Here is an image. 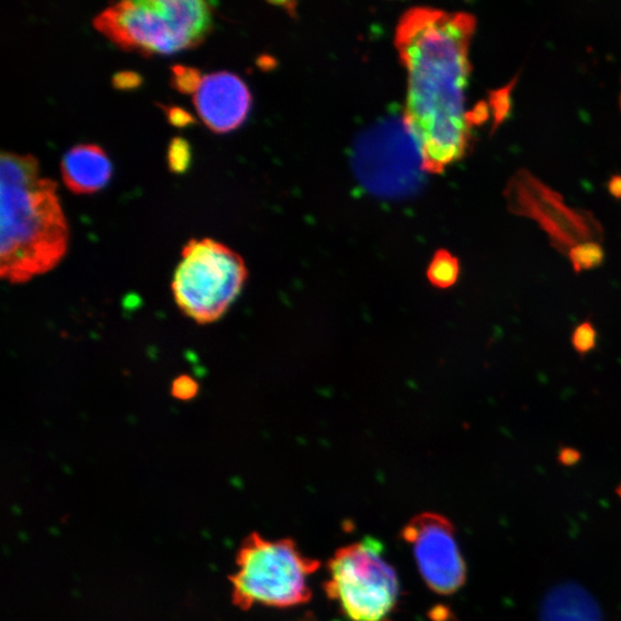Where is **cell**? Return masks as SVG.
I'll return each instance as SVG.
<instances>
[{"label":"cell","instance_id":"obj_1","mask_svg":"<svg viewBox=\"0 0 621 621\" xmlns=\"http://www.w3.org/2000/svg\"><path fill=\"white\" fill-rule=\"evenodd\" d=\"M476 28V18L465 12L414 7L396 29V48L407 73L404 120L427 173L444 172L468 153L472 127L465 91Z\"/></svg>","mask_w":621,"mask_h":621},{"label":"cell","instance_id":"obj_2","mask_svg":"<svg viewBox=\"0 0 621 621\" xmlns=\"http://www.w3.org/2000/svg\"><path fill=\"white\" fill-rule=\"evenodd\" d=\"M0 277L23 285L57 267L67 254L69 228L57 184L41 177L34 155H0Z\"/></svg>","mask_w":621,"mask_h":621},{"label":"cell","instance_id":"obj_3","mask_svg":"<svg viewBox=\"0 0 621 621\" xmlns=\"http://www.w3.org/2000/svg\"><path fill=\"white\" fill-rule=\"evenodd\" d=\"M213 13L204 0H126L100 12L92 25L124 51L169 56L207 40Z\"/></svg>","mask_w":621,"mask_h":621},{"label":"cell","instance_id":"obj_4","mask_svg":"<svg viewBox=\"0 0 621 621\" xmlns=\"http://www.w3.org/2000/svg\"><path fill=\"white\" fill-rule=\"evenodd\" d=\"M319 568L320 562L305 556L294 539L252 533L240 545L236 570L229 578L232 603L240 610L308 603L312 597L309 579Z\"/></svg>","mask_w":621,"mask_h":621},{"label":"cell","instance_id":"obj_5","mask_svg":"<svg viewBox=\"0 0 621 621\" xmlns=\"http://www.w3.org/2000/svg\"><path fill=\"white\" fill-rule=\"evenodd\" d=\"M248 277L246 262L238 252L213 239H193L182 248L170 289L186 318L197 325H211L238 300Z\"/></svg>","mask_w":621,"mask_h":621},{"label":"cell","instance_id":"obj_6","mask_svg":"<svg viewBox=\"0 0 621 621\" xmlns=\"http://www.w3.org/2000/svg\"><path fill=\"white\" fill-rule=\"evenodd\" d=\"M327 596L350 621H388L397 605V574L378 539L342 546L328 562Z\"/></svg>","mask_w":621,"mask_h":621},{"label":"cell","instance_id":"obj_7","mask_svg":"<svg viewBox=\"0 0 621 621\" xmlns=\"http://www.w3.org/2000/svg\"><path fill=\"white\" fill-rule=\"evenodd\" d=\"M359 181L383 197H405L421 185L424 161L405 120L387 118L362 135L353 153Z\"/></svg>","mask_w":621,"mask_h":621},{"label":"cell","instance_id":"obj_8","mask_svg":"<svg viewBox=\"0 0 621 621\" xmlns=\"http://www.w3.org/2000/svg\"><path fill=\"white\" fill-rule=\"evenodd\" d=\"M506 197L512 213L537 221L549 235L553 246L564 254L578 244L595 242L603 234L595 217L569 208L559 193L528 170H519L508 181Z\"/></svg>","mask_w":621,"mask_h":621},{"label":"cell","instance_id":"obj_9","mask_svg":"<svg viewBox=\"0 0 621 621\" xmlns=\"http://www.w3.org/2000/svg\"><path fill=\"white\" fill-rule=\"evenodd\" d=\"M401 537L413 549L427 587L438 595H452L468 578L453 523L444 515L424 512L403 527Z\"/></svg>","mask_w":621,"mask_h":621},{"label":"cell","instance_id":"obj_10","mask_svg":"<svg viewBox=\"0 0 621 621\" xmlns=\"http://www.w3.org/2000/svg\"><path fill=\"white\" fill-rule=\"evenodd\" d=\"M251 93L236 74L209 73L193 95V105L203 122L216 134L238 130L251 108Z\"/></svg>","mask_w":621,"mask_h":621},{"label":"cell","instance_id":"obj_11","mask_svg":"<svg viewBox=\"0 0 621 621\" xmlns=\"http://www.w3.org/2000/svg\"><path fill=\"white\" fill-rule=\"evenodd\" d=\"M62 181L76 195L99 192L112 177V164L102 147L96 145L73 146L61 161Z\"/></svg>","mask_w":621,"mask_h":621},{"label":"cell","instance_id":"obj_12","mask_svg":"<svg viewBox=\"0 0 621 621\" xmlns=\"http://www.w3.org/2000/svg\"><path fill=\"white\" fill-rule=\"evenodd\" d=\"M426 277L435 288L442 290L452 288L460 277V259L445 248H440L435 252L430 260Z\"/></svg>","mask_w":621,"mask_h":621},{"label":"cell","instance_id":"obj_13","mask_svg":"<svg viewBox=\"0 0 621 621\" xmlns=\"http://www.w3.org/2000/svg\"><path fill=\"white\" fill-rule=\"evenodd\" d=\"M570 266L574 273L597 269L605 259V252L597 242L578 244L568 252Z\"/></svg>","mask_w":621,"mask_h":621},{"label":"cell","instance_id":"obj_14","mask_svg":"<svg viewBox=\"0 0 621 621\" xmlns=\"http://www.w3.org/2000/svg\"><path fill=\"white\" fill-rule=\"evenodd\" d=\"M518 77V75L515 76L511 83L504 85L503 88L489 92L488 106L492 114V133H495L497 128L503 122H506L508 116L511 115L512 108H514L512 91L517 85Z\"/></svg>","mask_w":621,"mask_h":621},{"label":"cell","instance_id":"obj_15","mask_svg":"<svg viewBox=\"0 0 621 621\" xmlns=\"http://www.w3.org/2000/svg\"><path fill=\"white\" fill-rule=\"evenodd\" d=\"M192 146L184 138H174L167 150V164L170 172L185 174L192 164Z\"/></svg>","mask_w":621,"mask_h":621},{"label":"cell","instance_id":"obj_16","mask_svg":"<svg viewBox=\"0 0 621 621\" xmlns=\"http://www.w3.org/2000/svg\"><path fill=\"white\" fill-rule=\"evenodd\" d=\"M599 341V333L595 325L590 320L582 321L573 329L570 335V344L574 351L580 357H586L588 353L595 350Z\"/></svg>","mask_w":621,"mask_h":621},{"label":"cell","instance_id":"obj_17","mask_svg":"<svg viewBox=\"0 0 621 621\" xmlns=\"http://www.w3.org/2000/svg\"><path fill=\"white\" fill-rule=\"evenodd\" d=\"M203 75L196 68L186 66H174L172 68V85L178 92L195 95Z\"/></svg>","mask_w":621,"mask_h":621},{"label":"cell","instance_id":"obj_18","mask_svg":"<svg viewBox=\"0 0 621 621\" xmlns=\"http://www.w3.org/2000/svg\"><path fill=\"white\" fill-rule=\"evenodd\" d=\"M197 391L198 384L195 380L189 378V376H180V378L174 380L172 386L174 397L181 399V401H188L197 394Z\"/></svg>","mask_w":621,"mask_h":621},{"label":"cell","instance_id":"obj_19","mask_svg":"<svg viewBox=\"0 0 621 621\" xmlns=\"http://www.w3.org/2000/svg\"><path fill=\"white\" fill-rule=\"evenodd\" d=\"M114 85L118 90H131L139 87L142 83V77L138 73L134 72H122L115 74L114 80H112Z\"/></svg>","mask_w":621,"mask_h":621},{"label":"cell","instance_id":"obj_20","mask_svg":"<svg viewBox=\"0 0 621 621\" xmlns=\"http://www.w3.org/2000/svg\"><path fill=\"white\" fill-rule=\"evenodd\" d=\"M166 116L169 122L173 124L174 127L185 128L188 127L189 124L195 123V119L188 112L185 111L184 108L180 107H166Z\"/></svg>","mask_w":621,"mask_h":621},{"label":"cell","instance_id":"obj_21","mask_svg":"<svg viewBox=\"0 0 621 621\" xmlns=\"http://www.w3.org/2000/svg\"><path fill=\"white\" fill-rule=\"evenodd\" d=\"M489 111L491 110H489L488 103H477L471 111L468 112V123L473 128L486 122L489 118Z\"/></svg>","mask_w":621,"mask_h":621},{"label":"cell","instance_id":"obj_22","mask_svg":"<svg viewBox=\"0 0 621 621\" xmlns=\"http://www.w3.org/2000/svg\"><path fill=\"white\" fill-rule=\"evenodd\" d=\"M557 460L559 464L570 468V466L579 463L581 452L579 450L572 448V446H564V448L559 450Z\"/></svg>","mask_w":621,"mask_h":621},{"label":"cell","instance_id":"obj_23","mask_svg":"<svg viewBox=\"0 0 621 621\" xmlns=\"http://www.w3.org/2000/svg\"><path fill=\"white\" fill-rule=\"evenodd\" d=\"M609 193H611L613 197L621 200V177L615 176L610 178L608 185Z\"/></svg>","mask_w":621,"mask_h":621},{"label":"cell","instance_id":"obj_24","mask_svg":"<svg viewBox=\"0 0 621 621\" xmlns=\"http://www.w3.org/2000/svg\"><path fill=\"white\" fill-rule=\"evenodd\" d=\"M616 492H617V495H618L621 499V483H620L619 486L617 487Z\"/></svg>","mask_w":621,"mask_h":621},{"label":"cell","instance_id":"obj_25","mask_svg":"<svg viewBox=\"0 0 621 621\" xmlns=\"http://www.w3.org/2000/svg\"><path fill=\"white\" fill-rule=\"evenodd\" d=\"M619 107H620V111H621V95H620V98H619Z\"/></svg>","mask_w":621,"mask_h":621}]
</instances>
